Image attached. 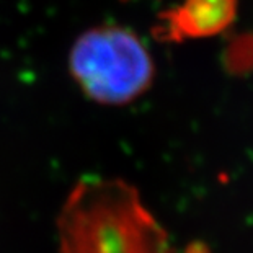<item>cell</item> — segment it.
I'll use <instances>...</instances> for the list:
<instances>
[{"mask_svg": "<svg viewBox=\"0 0 253 253\" xmlns=\"http://www.w3.org/2000/svg\"><path fill=\"white\" fill-rule=\"evenodd\" d=\"M61 253H173L169 235L121 180L87 176L57 219Z\"/></svg>", "mask_w": 253, "mask_h": 253, "instance_id": "6da1fadb", "label": "cell"}, {"mask_svg": "<svg viewBox=\"0 0 253 253\" xmlns=\"http://www.w3.org/2000/svg\"><path fill=\"white\" fill-rule=\"evenodd\" d=\"M69 67L90 100L101 105H125L136 100L154 80V62L131 30L101 25L75 40Z\"/></svg>", "mask_w": 253, "mask_h": 253, "instance_id": "7a4b0ae2", "label": "cell"}]
</instances>
